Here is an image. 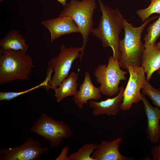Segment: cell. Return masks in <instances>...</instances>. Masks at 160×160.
I'll list each match as a JSON object with an SVG mask.
<instances>
[{
	"mask_svg": "<svg viewBox=\"0 0 160 160\" xmlns=\"http://www.w3.org/2000/svg\"><path fill=\"white\" fill-rule=\"evenodd\" d=\"M102 13L98 26L93 28L91 33L101 41L104 47L112 49L113 57L119 60L120 56L119 35L124 29L125 19L118 8L113 9L107 6L101 0H98Z\"/></svg>",
	"mask_w": 160,
	"mask_h": 160,
	"instance_id": "1",
	"label": "cell"
},
{
	"mask_svg": "<svg viewBox=\"0 0 160 160\" xmlns=\"http://www.w3.org/2000/svg\"><path fill=\"white\" fill-rule=\"evenodd\" d=\"M34 66L31 56L20 51L0 50V84L28 80Z\"/></svg>",
	"mask_w": 160,
	"mask_h": 160,
	"instance_id": "2",
	"label": "cell"
},
{
	"mask_svg": "<svg viewBox=\"0 0 160 160\" xmlns=\"http://www.w3.org/2000/svg\"><path fill=\"white\" fill-rule=\"evenodd\" d=\"M158 17L148 18L142 25L137 27H134L124 19V37L120 40L119 42L120 54L119 62L121 68L127 70L129 65L141 66V58L145 49L144 44L141 41L143 31L150 22Z\"/></svg>",
	"mask_w": 160,
	"mask_h": 160,
	"instance_id": "3",
	"label": "cell"
},
{
	"mask_svg": "<svg viewBox=\"0 0 160 160\" xmlns=\"http://www.w3.org/2000/svg\"><path fill=\"white\" fill-rule=\"evenodd\" d=\"M96 5V0H70L59 15L71 18L80 30L83 39L81 61L88 41L89 36L93 28V18Z\"/></svg>",
	"mask_w": 160,
	"mask_h": 160,
	"instance_id": "4",
	"label": "cell"
},
{
	"mask_svg": "<svg viewBox=\"0 0 160 160\" xmlns=\"http://www.w3.org/2000/svg\"><path fill=\"white\" fill-rule=\"evenodd\" d=\"M127 72L121 69L118 60L113 56L108 59L107 65H99L94 72L102 94L109 97L117 95L119 92V84L121 81L126 80Z\"/></svg>",
	"mask_w": 160,
	"mask_h": 160,
	"instance_id": "5",
	"label": "cell"
},
{
	"mask_svg": "<svg viewBox=\"0 0 160 160\" xmlns=\"http://www.w3.org/2000/svg\"><path fill=\"white\" fill-rule=\"evenodd\" d=\"M82 49L77 47H67L64 44L60 46L58 55L51 58L48 63L47 69H51L54 74L45 87L47 91L54 89L68 76L73 61L81 58Z\"/></svg>",
	"mask_w": 160,
	"mask_h": 160,
	"instance_id": "6",
	"label": "cell"
},
{
	"mask_svg": "<svg viewBox=\"0 0 160 160\" xmlns=\"http://www.w3.org/2000/svg\"><path fill=\"white\" fill-rule=\"evenodd\" d=\"M31 131L49 140L50 143L49 147L51 148L59 147L63 140L73 134L70 127L64 121L55 120L42 113L32 126Z\"/></svg>",
	"mask_w": 160,
	"mask_h": 160,
	"instance_id": "7",
	"label": "cell"
},
{
	"mask_svg": "<svg viewBox=\"0 0 160 160\" xmlns=\"http://www.w3.org/2000/svg\"><path fill=\"white\" fill-rule=\"evenodd\" d=\"M127 70L129 78L124 92L123 99L121 106V110L127 111L131 109L133 104L141 101L143 94L140 90L146 81L145 73L142 66L129 65Z\"/></svg>",
	"mask_w": 160,
	"mask_h": 160,
	"instance_id": "8",
	"label": "cell"
},
{
	"mask_svg": "<svg viewBox=\"0 0 160 160\" xmlns=\"http://www.w3.org/2000/svg\"><path fill=\"white\" fill-rule=\"evenodd\" d=\"M49 149L41 146L39 140L29 137L20 146L1 149L0 160H36Z\"/></svg>",
	"mask_w": 160,
	"mask_h": 160,
	"instance_id": "9",
	"label": "cell"
},
{
	"mask_svg": "<svg viewBox=\"0 0 160 160\" xmlns=\"http://www.w3.org/2000/svg\"><path fill=\"white\" fill-rule=\"evenodd\" d=\"M41 23L49 31L51 43L63 35L80 33L78 26L74 20L68 16L59 15L57 18L44 21Z\"/></svg>",
	"mask_w": 160,
	"mask_h": 160,
	"instance_id": "10",
	"label": "cell"
},
{
	"mask_svg": "<svg viewBox=\"0 0 160 160\" xmlns=\"http://www.w3.org/2000/svg\"><path fill=\"white\" fill-rule=\"evenodd\" d=\"M124 88L120 87L119 92L115 97L97 102L89 100V106L93 109L92 114L94 116L107 115L108 116L116 115L121 110V106L123 99Z\"/></svg>",
	"mask_w": 160,
	"mask_h": 160,
	"instance_id": "11",
	"label": "cell"
},
{
	"mask_svg": "<svg viewBox=\"0 0 160 160\" xmlns=\"http://www.w3.org/2000/svg\"><path fill=\"white\" fill-rule=\"evenodd\" d=\"M141 101L147 118L146 131L148 138L152 143H156L160 139V108L152 106L143 94Z\"/></svg>",
	"mask_w": 160,
	"mask_h": 160,
	"instance_id": "12",
	"label": "cell"
},
{
	"mask_svg": "<svg viewBox=\"0 0 160 160\" xmlns=\"http://www.w3.org/2000/svg\"><path fill=\"white\" fill-rule=\"evenodd\" d=\"M121 137H119L111 141L103 140L98 145L96 149L91 155L95 160H131L132 158L122 155L119 148L122 141Z\"/></svg>",
	"mask_w": 160,
	"mask_h": 160,
	"instance_id": "13",
	"label": "cell"
},
{
	"mask_svg": "<svg viewBox=\"0 0 160 160\" xmlns=\"http://www.w3.org/2000/svg\"><path fill=\"white\" fill-rule=\"evenodd\" d=\"M101 96L102 94L99 87L93 85L89 73L86 71L84 73L83 81L81 85L79 90L73 96L74 102L79 108L81 109L84 105L88 103V101L98 100Z\"/></svg>",
	"mask_w": 160,
	"mask_h": 160,
	"instance_id": "14",
	"label": "cell"
},
{
	"mask_svg": "<svg viewBox=\"0 0 160 160\" xmlns=\"http://www.w3.org/2000/svg\"><path fill=\"white\" fill-rule=\"evenodd\" d=\"M141 66L146 75V81L149 82L153 73L160 68V49L155 44L145 48L141 58Z\"/></svg>",
	"mask_w": 160,
	"mask_h": 160,
	"instance_id": "15",
	"label": "cell"
},
{
	"mask_svg": "<svg viewBox=\"0 0 160 160\" xmlns=\"http://www.w3.org/2000/svg\"><path fill=\"white\" fill-rule=\"evenodd\" d=\"M78 75L75 72H72L60 84L54 89L57 101L59 103L65 98L74 96L77 93V81Z\"/></svg>",
	"mask_w": 160,
	"mask_h": 160,
	"instance_id": "16",
	"label": "cell"
},
{
	"mask_svg": "<svg viewBox=\"0 0 160 160\" xmlns=\"http://www.w3.org/2000/svg\"><path fill=\"white\" fill-rule=\"evenodd\" d=\"M26 40L17 30H12L0 40V47L5 49L20 51L26 52L29 46Z\"/></svg>",
	"mask_w": 160,
	"mask_h": 160,
	"instance_id": "17",
	"label": "cell"
},
{
	"mask_svg": "<svg viewBox=\"0 0 160 160\" xmlns=\"http://www.w3.org/2000/svg\"><path fill=\"white\" fill-rule=\"evenodd\" d=\"M97 144L86 143L68 157V160H95L91 156Z\"/></svg>",
	"mask_w": 160,
	"mask_h": 160,
	"instance_id": "18",
	"label": "cell"
},
{
	"mask_svg": "<svg viewBox=\"0 0 160 160\" xmlns=\"http://www.w3.org/2000/svg\"><path fill=\"white\" fill-rule=\"evenodd\" d=\"M147 31V33L143 38L145 48L155 44L160 36V14L158 19L149 26Z\"/></svg>",
	"mask_w": 160,
	"mask_h": 160,
	"instance_id": "19",
	"label": "cell"
},
{
	"mask_svg": "<svg viewBox=\"0 0 160 160\" xmlns=\"http://www.w3.org/2000/svg\"><path fill=\"white\" fill-rule=\"evenodd\" d=\"M51 78V75L50 74H47V76L45 80L40 84L24 91L20 92H0V100L10 101L15 97L28 93L35 89L42 87H45L47 85Z\"/></svg>",
	"mask_w": 160,
	"mask_h": 160,
	"instance_id": "20",
	"label": "cell"
},
{
	"mask_svg": "<svg viewBox=\"0 0 160 160\" xmlns=\"http://www.w3.org/2000/svg\"><path fill=\"white\" fill-rule=\"evenodd\" d=\"M154 13L160 14V0H153L147 8L139 9L136 14L143 22H145L151 15Z\"/></svg>",
	"mask_w": 160,
	"mask_h": 160,
	"instance_id": "21",
	"label": "cell"
},
{
	"mask_svg": "<svg viewBox=\"0 0 160 160\" xmlns=\"http://www.w3.org/2000/svg\"><path fill=\"white\" fill-rule=\"evenodd\" d=\"M142 91L143 94L149 97L153 104L160 108V90L155 88L146 81Z\"/></svg>",
	"mask_w": 160,
	"mask_h": 160,
	"instance_id": "22",
	"label": "cell"
},
{
	"mask_svg": "<svg viewBox=\"0 0 160 160\" xmlns=\"http://www.w3.org/2000/svg\"><path fill=\"white\" fill-rule=\"evenodd\" d=\"M153 160H160V143L158 145H155L151 149Z\"/></svg>",
	"mask_w": 160,
	"mask_h": 160,
	"instance_id": "23",
	"label": "cell"
},
{
	"mask_svg": "<svg viewBox=\"0 0 160 160\" xmlns=\"http://www.w3.org/2000/svg\"><path fill=\"white\" fill-rule=\"evenodd\" d=\"M60 2L64 8L65 7L68 3L67 2V0H55Z\"/></svg>",
	"mask_w": 160,
	"mask_h": 160,
	"instance_id": "24",
	"label": "cell"
},
{
	"mask_svg": "<svg viewBox=\"0 0 160 160\" xmlns=\"http://www.w3.org/2000/svg\"><path fill=\"white\" fill-rule=\"evenodd\" d=\"M156 45L157 47L160 49V41L158 42Z\"/></svg>",
	"mask_w": 160,
	"mask_h": 160,
	"instance_id": "25",
	"label": "cell"
},
{
	"mask_svg": "<svg viewBox=\"0 0 160 160\" xmlns=\"http://www.w3.org/2000/svg\"><path fill=\"white\" fill-rule=\"evenodd\" d=\"M157 73L159 75H160V68L158 71Z\"/></svg>",
	"mask_w": 160,
	"mask_h": 160,
	"instance_id": "26",
	"label": "cell"
},
{
	"mask_svg": "<svg viewBox=\"0 0 160 160\" xmlns=\"http://www.w3.org/2000/svg\"><path fill=\"white\" fill-rule=\"evenodd\" d=\"M4 0H0V1L1 2H3V1Z\"/></svg>",
	"mask_w": 160,
	"mask_h": 160,
	"instance_id": "27",
	"label": "cell"
},
{
	"mask_svg": "<svg viewBox=\"0 0 160 160\" xmlns=\"http://www.w3.org/2000/svg\"><path fill=\"white\" fill-rule=\"evenodd\" d=\"M151 0V1H153V0Z\"/></svg>",
	"mask_w": 160,
	"mask_h": 160,
	"instance_id": "28",
	"label": "cell"
}]
</instances>
